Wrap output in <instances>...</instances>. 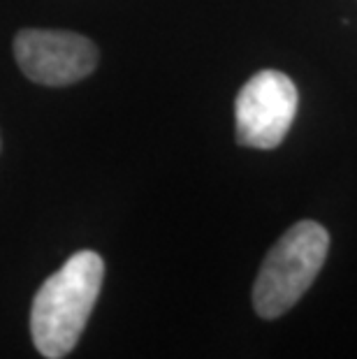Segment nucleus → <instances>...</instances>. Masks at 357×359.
I'll return each mask as SVG.
<instances>
[{"mask_svg": "<svg viewBox=\"0 0 357 359\" xmlns=\"http://www.w3.org/2000/svg\"><path fill=\"white\" fill-rule=\"evenodd\" d=\"M105 278V262L95 250H79L35 292L30 334L37 353L63 359L77 346Z\"/></svg>", "mask_w": 357, "mask_h": 359, "instance_id": "nucleus-1", "label": "nucleus"}, {"mask_svg": "<svg viewBox=\"0 0 357 359\" xmlns=\"http://www.w3.org/2000/svg\"><path fill=\"white\" fill-rule=\"evenodd\" d=\"M330 234L314 220H299L271 246L253 285V309L274 320L290 311L323 269Z\"/></svg>", "mask_w": 357, "mask_h": 359, "instance_id": "nucleus-2", "label": "nucleus"}, {"mask_svg": "<svg viewBox=\"0 0 357 359\" xmlns=\"http://www.w3.org/2000/svg\"><path fill=\"white\" fill-rule=\"evenodd\" d=\"M297 86L278 70H260L241 86L234 102L237 142L250 149H276L297 116Z\"/></svg>", "mask_w": 357, "mask_h": 359, "instance_id": "nucleus-3", "label": "nucleus"}, {"mask_svg": "<svg viewBox=\"0 0 357 359\" xmlns=\"http://www.w3.org/2000/svg\"><path fill=\"white\" fill-rule=\"evenodd\" d=\"M14 58L30 81L70 86L93 74L97 47L72 30L24 28L14 35Z\"/></svg>", "mask_w": 357, "mask_h": 359, "instance_id": "nucleus-4", "label": "nucleus"}]
</instances>
